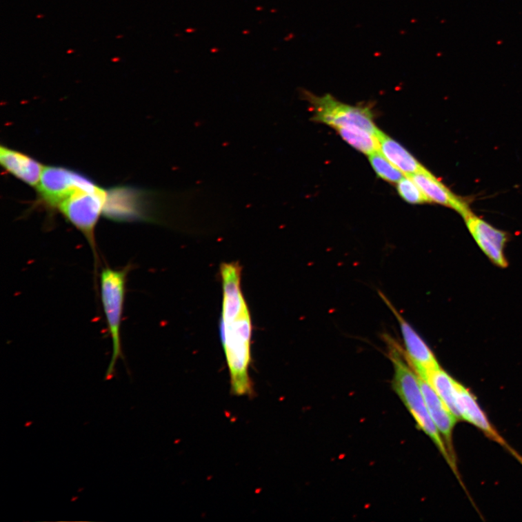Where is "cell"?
<instances>
[{"mask_svg":"<svg viewBox=\"0 0 522 522\" xmlns=\"http://www.w3.org/2000/svg\"><path fill=\"white\" fill-rule=\"evenodd\" d=\"M99 188L86 176L60 166L45 167L37 187L41 200L52 209H58L77 192L95 191Z\"/></svg>","mask_w":522,"mask_h":522,"instance_id":"6","label":"cell"},{"mask_svg":"<svg viewBox=\"0 0 522 522\" xmlns=\"http://www.w3.org/2000/svg\"><path fill=\"white\" fill-rule=\"evenodd\" d=\"M379 142V152L405 176H411L428 171L401 144L382 131L377 134Z\"/></svg>","mask_w":522,"mask_h":522,"instance_id":"14","label":"cell"},{"mask_svg":"<svg viewBox=\"0 0 522 522\" xmlns=\"http://www.w3.org/2000/svg\"><path fill=\"white\" fill-rule=\"evenodd\" d=\"M399 194L407 203L411 204H423L430 203L428 197L415 181L410 177L405 176L397 184Z\"/></svg>","mask_w":522,"mask_h":522,"instance_id":"18","label":"cell"},{"mask_svg":"<svg viewBox=\"0 0 522 522\" xmlns=\"http://www.w3.org/2000/svg\"><path fill=\"white\" fill-rule=\"evenodd\" d=\"M379 294L399 323L407 361L419 377L425 379L430 372L440 368L433 352L411 326V324L404 319L399 310L386 298V296L380 292H379Z\"/></svg>","mask_w":522,"mask_h":522,"instance_id":"8","label":"cell"},{"mask_svg":"<svg viewBox=\"0 0 522 522\" xmlns=\"http://www.w3.org/2000/svg\"><path fill=\"white\" fill-rule=\"evenodd\" d=\"M388 356L394 368L392 388L415 420L418 430L428 435L439 450L451 470L464 486L457 464L451 459L443 437L434 425L420 385L419 377L409 364L405 352L397 342L386 337Z\"/></svg>","mask_w":522,"mask_h":522,"instance_id":"2","label":"cell"},{"mask_svg":"<svg viewBox=\"0 0 522 522\" xmlns=\"http://www.w3.org/2000/svg\"><path fill=\"white\" fill-rule=\"evenodd\" d=\"M107 191L100 188L95 191L81 190L68 197L58 208L60 213L86 238L94 256L95 266L98 253L95 230L103 214Z\"/></svg>","mask_w":522,"mask_h":522,"instance_id":"4","label":"cell"},{"mask_svg":"<svg viewBox=\"0 0 522 522\" xmlns=\"http://www.w3.org/2000/svg\"><path fill=\"white\" fill-rule=\"evenodd\" d=\"M370 162L379 177L390 183H398L405 177L399 169L394 166L379 151L369 157Z\"/></svg>","mask_w":522,"mask_h":522,"instance_id":"17","label":"cell"},{"mask_svg":"<svg viewBox=\"0 0 522 522\" xmlns=\"http://www.w3.org/2000/svg\"><path fill=\"white\" fill-rule=\"evenodd\" d=\"M0 163L6 170L26 183L37 188L45 166L23 152L8 147H0Z\"/></svg>","mask_w":522,"mask_h":522,"instance_id":"13","label":"cell"},{"mask_svg":"<svg viewBox=\"0 0 522 522\" xmlns=\"http://www.w3.org/2000/svg\"><path fill=\"white\" fill-rule=\"evenodd\" d=\"M464 219L474 241L485 255L497 265L506 267L503 252L506 234L473 214Z\"/></svg>","mask_w":522,"mask_h":522,"instance_id":"10","label":"cell"},{"mask_svg":"<svg viewBox=\"0 0 522 522\" xmlns=\"http://www.w3.org/2000/svg\"><path fill=\"white\" fill-rule=\"evenodd\" d=\"M303 94L313 108L314 121L325 123L334 129L356 126L377 137L380 130L374 123L370 108L345 104L329 94L319 97L305 91Z\"/></svg>","mask_w":522,"mask_h":522,"instance_id":"5","label":"cell"},{"mask_svg":"<svg viewBox=\"0 0 522 522\" xmlns=\"http://www.w3.org/2000/svg\"><path fill=\"white\" fill-rule=\"evenodd\" d=\"M120 59L119 58H117V59H112V61H119Z\"/></svg>","mask_w":522,"mask_h":522,"instance_id":"19","label":"cell"},{"mask_svg":"<svg viewBox=\"0 0 522 522\" xmlns=\"http://www.w3.org/2000/svg\"><path fill=\"white\" fill-rule=\"evenodd\" d=\"M223 292L220 334L228 366L231 392L237 397L253 396L250 376L252 321L241 287L242 269L235 262L221 266Z\"/></svg>","mask_w":522,"mask_h":522,"instance_id":"1","label":"cell"},{"mask_svg":"<svg viewBox=\"0 0 522 522\" xmlns=\"http://www.w3.org/2000/svg\"><path fill=\"white\" fill-rule=\"evenodd\" d=\"M152 192L119 188L107 192L103 214L116 221H134L150 219L149 205L155 203ZM155 194V195H157Z\"/></svg>","mask_w":522,"mask_h":522,"instance_id":"7","label":"cell"},{"mask_svg":"<svg viewBox=\"0 0 522 522\" xmlns=\"http://www.w3.org/2000/svg\"><path fill=\"white\" fill-rule=\"evenodd\" d=\"M131 266L123 269L104 267L100 274L101 299L112 343V357L106 380L114 377L116 365L123 359L121 345V327L126 294L127 280Z\"/></svg>","mask_w":522,"mask_h":522,"instance_id":"3","label":"cell"},{"mask_svg":"<svg viewBox=\"0 0 522 522\" xmlns=\"http://www.w3.org/2000/svg\"><path fill=\"white\" fill-rule=\"evenodd\" d=\"M408 177L415 181L430 203L452 208L464 219L472 214L468 203L462 197L451 192L428 170Z\"/></svg>","mask_w":522,"mask_h":522,"instance_id":"12","label":"cell"},{"mask_svg":"<svg viewBox=\"0 0 522 522\" xmlns=\"http://www.w3.org/2000/svg\"><path fill=\"white\" fill-rule=\"evenodd\" d=\"M456 401L461 419L470 423V424L481 430L488 439L501 445L522 463L521 456L506 443L497 430L493 428L472 392L459 383L457 385Z\"/></svg>","mask_w":522,"mask_h":522,"instance_id":"9","label":"cell"},{"mask_svg":"<svg viewBox=\"0 0 522 522\" xmlns=\"http://www.w3.org/2000/svg\"><path fill=\"white\" fill-rule=\"evenodd\" d=\"M432 387L439 396L444 402L449 410L459 420L460 414L457 407L458 382L450 376L441 366L430 372L425 379Z\"/></svg>","mask_w":522,"mask_h":522,"instance_id":"15","label":"cell"},{"mask_svg":"<svg viewBox=\"0 0 522 522\" xmlns=\"http://www.w3.org/2000/svg\"><path fill=\"white\" fill-rule=\"evenodd\" d=\"M338 134L352 147L359 152L371 155L379 151V142L377 137L361 127L350 126L337 128Z\"/></svg>","mask_w":522,"mask_h":522,"instance_id":"16","label":"cell"},{"mask_svg":"<svg viewBox=\"0 0 522 522\" xmlns=\"http://www.w3.org/2000/svg\"><path fill=\"white\" fill-rule=\"evenodd\" d=\"M419 381L430 414L445 443L451 459L457 464L453 443V433L459 419L449 410L427 381L420 377Z\"/></svg>","mask_w":522,"mask_h":522,"instance_id":"11","label":"cell"}]
</instances>
